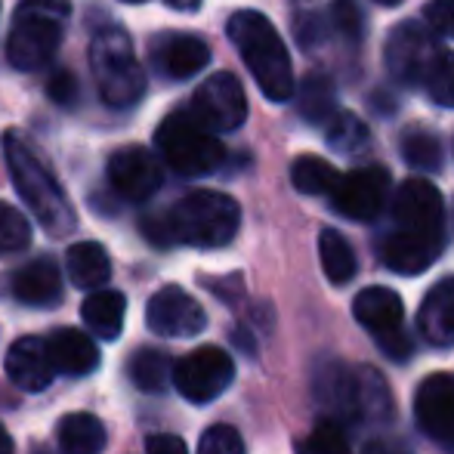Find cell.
Wrapping results in <instances>:
<instances>
[{
    "instance_id": "cell-1",
    "label": "cell",
    "mask_w": 454,
    "mask_h": 454,
    "mask_svg": "<svg viewBox=\"0 0 454 454\" xmlns=\"http://www.w3.org/2000/svg\"><path fill=\"white\" fill-rule=\"evenodd\" d=\"M4 158H6V170H10V180L16 185L19 198L25 201V207L31 210V216L53 239H66L68 232H74L78 216H74L72 201H68L62 185L56 183V176L35 155L28 139L19 130L4 133Z\"/></svg>"
},
{
    "instance_id": "cell-2",
    "label": "cell",
    "mask_w": 454,
    "mask_h": 454,
    "mask_svg": "<svg viewBox=\"0 0 454 454\" xmlns=\"http://www.w3.org/2000/svg\"><path fill=\"white\" fill-rule=\"evenodd\" d=\"M229 41L235 43L241 62L254 74L266 99L285 102L294 96V66L281 35L263 12L239 10L226 25Z\"/></svg>"
},
{
    "instance_id": "cell-3",
    "label": "cell",
    "mask_w": 454,
    "mask_h": 454,
    "mask_svg": "<svg viewBox=\"0 0 454 454\" xmlns=\"http://www.w3.org/2000/svg\"><path fill=\"white\" fill-rule=\"evenodd\" d=\"M316 395L343 420H389L393 393L380 371L368 364L325 362L316 374Z\"/></svg>"
},
{
    "instance_id": "cell-4",
    "label": "cell",
    "mask_w": 454,
    "mask_h": 454,
    "mask_svg": "<svg viewBox=\"0 0 454 454\" xmlns=\"http://www.w3.org/2000/svg\"><path fill=\"white\" fill-rule=\"evenodd\" d=\"M170 232V245L192 247H223L235 239L241 226V207L232 195L214 189H195L183 195L164 214Z\"/></svg>"
},
{
    "instance_id": "cell-5",
    "label": "cell",
    "mask_w": 454,
    "mask_h": 454,
    "mask_svg": "<svg viewBox=\"0 0 454 454\" xmlns=\"http://www.w3.org/2000/svg\"><path fill=\"white\" fill-rule=\"evenodd\" d=\"M68 16H72L68 0H22L6 37L10 66L19 72H37L47 66L59 53Z\"/></svg>"
},
{
    "instance_id": "cell-6",
    "label": "cell",
    "mask_w": 454,
    "mask_h": 454,
    "mask_svg": "<svg viewBox=\"0 0 454 454\" xmlns=\"http://www.w3.org/2000/svg\"><path fill=\"white\" fill-rule=\"evenodd\" d=\"M93 81L102 102L112 108H130L145 93V72L133 53L130 35L118 25H106L90 41Z\"/></svg>"
},
{
    "instance_id": "cell-7",
    "label": "cell",
    "mask_w": 454,
    "mask_h": 454,
    "mask_svg": "<svg viewBox=\"0 0 454 454\" xmlns=\"http://www.w3.org/2000/svg\"><path fill=\"white\" fill-rule=\"evenodd\" d=\"M155 145L168 168L180 176H207L226 161V149L216 139V133H210L185 112L168 114L158 124Z\"/></svg>"
},
{
    "instance_id": "cell-8",
    "label": "cell",
    "mask_w": 454,
    "mask_h": 454,
    "mask_svg": "<svg viewBox=\"0 0 454 454\" xmlns=\"http://www.w3.org/2000/svg\"><path fill=\"white\" fill-rule=\"evenodd\" d=\"M356 322L383 347L389 359L402 362L411 356V340L402 331L405 322V303L393 287H364L353 300Z\"/></svg>"
},
{
    "instance_id": "cell-9",
    "label": "cell",
    "mask_w": 454,
    "mask_h": 454,
    "mask_svg": "<svg viewBox=\"0 0 454 454\" xmlns=\"http://www.w3.org/2000/svg\"><path fill=\"white\" fill-rule=\"evenodd\" d=\"M232 377H235V362L226 349L198 347L176 362L174 387L180 389L183 399L195 402V405H207L216 395L226 393Z\"/></svg>"
},
{
    "instance_id": "cell-10",
    "label": "cell",
    "mask_w": 454,
    "mask_h": 454,
    "mask_svg": "<svg viewBox=\"0 0 454 454\" xmlns=\"http://www.w3.org/2000/svg\"><path fill=\"white\" fill-rule=\"evenodd\" d=\"M189 114L210 133L239 130L247 118V96L232 72H216L192 96Z\"/></svg>"
},
{
    "instance_id": "cell-11",
    "label": "cell",
    "mask_w": 454,
    "mask_h": 454,
    "mask_svg": "<svg viewBox=\"0 0 454 454\" xmlns=\"http://www.w3.org/2000/svg\"><path fill=\"white\" fill-rule=\"evenodd\" d=\"M442 53L436 37L418 22L395 25L387 37V68L402 84H427Z\"/></svg>"
},
{
    "instance_id": "cell-12",
    "label": "cell",
    "mask_w": 454,
    "mask_h": 454,
    "mask_svg": "<svg viewBox=\"0 0 454 454\" xmlns=\"http://www.w3.org/2000/svg\"><path fill=\"white\" fill-rule=\"evenodd\" d=\"M395 229L414 235H433V239H445V204L439 189L430 180H405L402 189L395 192L393 201Z\"/></svg>"
},
{
    "instance_id": "cell-13",
    "label": "cell",
    "mask_w": 454,
    "mask_h": 454,
    "mask_svg": "<svg viewBox=\"0 0 454 454\" xmlns=\"http://www.w3.org/2000/svg\"><path fill=\"white\" fill-rule=\"evenodd\" d=\"M418 427L439 445L454 454V374H430L414 395Z\"/></svg>"
},
{
    "instance_id": "cell-14",
    "label": "cell",
    "mask_w": 454,
    "mask_h": 454,
    "mask_svg": "<svg viewBox=\"0 0 454 454\" xmlns=\"http://www.w3.org/2000/svg\"><path fill=\"white\" fill-rule=\"evenodd\" d=\"M389 185H393L389 170L380 168V164H368V168H359L343 176L334 195H331V201H334L337 214L368 223L383 210V204L389 198Z\"/></svg>"
},
{
    "instance_id": "cell-15",
    "label": "cell",
    "mask_w": 454,
    "mask_h": 454,
    "mask_svg": "<svg viewBox=\"0 0 454 454\" xmlns=\"http://www.w3.org/2000/svg\"><path fill=\"white\" fill-rule=\"evenodd\" d=\"M161 164L143 145H124L108 158V183L127 201H149L161 189Z\"/></svg>"
},
{
    "instance_id": "cell-16",
    "label": "cell",
    "mask_w": 454,
    "mask_h": 454,
    "mask_svg": "<svg viewBox=\"0 0 454 454\" xmlns=\"http://www.w3.org/2000/svg\"><path fill=\"white\" fill-rule=\"evenodd\" d=\"M145 322L158 337H195L204 331L207 316L192 294H185L176 285H168L149 300Z\"/></svg>"
},
{
    "instance_id": "cell-17",
    "label": "cell",
    "mask_w": 454,
    "mask_h": 454,
    "mask_svg": "<svg viewBox=\"0 0 454 454\" xmlns=\"http://www.w3.org/2000/svg\"><path fill=\"white\" fill-rule=\"evenodd\" d=\"M4 371L12 387H19L22 393H43L56 377L50 343L41 337H19L6 353Z\"/></svg>"
},
{
    "instance_id": "cell-18",
    "label": "cell",
    "mask_w": 454,
    "mask_h": 454,
    "mask_svg": "<svg viewBox=\"0 0 454 454\" xmlns=\"http://www.w3.org/2000/svg\"><path fill=\"white\" fill-rule=\"evenodd\" d=\"M152 59L168 78L185 81L210 62V47L198 35H164L152 47Z\"/></svg>"
},
{
    "instance_id": "cell-19",
    "label": "cell",
    "mask_w": 454,
    "mask_h": 454,
    "mask_svg": "<svg viewBox=\"0 0 454 454\" xmlns=\"http://www.w3.org/2000/svg\"><path fill=\"white\" fill-rule=\"evenodd\" d=\"M445 247V239H433V235H414L395 229L393 235H387L383 241V263L399 275H418L427 266H433L439 260Z\"/></svg>"
},
{
    "instance_id": "cell-20",
    "label": "cell",
    "mask_w": 454,
    "mask_h": 454,
    "mask_svg": "<svg viewBox=\"0 0 454 454\" xmlns=\"http://www.w3.org/2000/svg\"><path fill=\"white\" fill-rule=\"evenodd\" d=\"M418 328L433 347H454V275L427 291L418 309Z\"/></svg>"
},
{
    "instance_id": "cell-21",
    "label": "cell",
    "mask_w": 454,
    "mask_h": 454,
    "mask_svg": "<svg viewBox=\"0 0 454 454\" xmlns=\"http://www.w3.org/2000/svg\"><path fill=\"white\" fill-rule=\"evenodd\" d=\"M50 356L59 374L68 377H84L99 368V349H96L93 337L78 328H59L50 334Z\"/></svg>"
},
{
    "instance_id": "cell-22",
    "label": "cell",
    "mask_w": 454,
    "mask_h": 454,
    "mask_svg": "<svg viewBox=\"0 0 454 454\" xmlns=\"http://www.w3.org/2000/svg\"><path fill=\"white\" fill-rule=\"evenodd\" d=\"M12 294L28 306H56L62 300V275L53 260H31L12 275Z\"/></svg>"
},
{
    "instance_id": "cell-23",
    "label": "cell",
    "mask_w": 454,
    "mask_h": 454,
    "mask_svg": "<svg viewBox=\"0 0 454 454\" xmlns=\"http://www.w3.org/2000/svg\"><path fill=\"white\" fill-rule=\"evenodd\" d=\"M66 270L74 287L81 291H99L112 275V260L99 241H78L66 251Z\"/></svg>"
},
{
    "instance_id": "cell-24",
    "label": "cell",
    "mask_w": 454,
    "mask_h": 454,
    "mask_svg": "<svg viewBox=\"0 0 454 454\" xmlns=\"http://www.w3.org/2000/svg\"><path fill=\"white\" fill-rule=\"evenodd\" d=\"M127 316V297L121 291H93L81 303V318L99 340H118Z\"/></svg>"
},
{
    "instance_id": "cell-25",
    "label": "cell",
    "mask_w": 454,
    "mask_h": 454,
    "mask_svg": "<svg viewBox=\"0 0 454 454\" xmlns=\"http://www.w3.org/2000/svg\"><path fill=\"white\" fill-rule=\"evenodd\" d=\"M62 454H99L106 449V427L87 411H74L59 424Z\"/></svg>"
},
{
    "instance_id": "cell-26",
    "label": "cell",
    "mask_w": 454,
    "mask_h": 454,
    "mask_svg": "<svg viewBox=\"0 0 454 454\" xmlns=\"http://www.w3.org/2000/svg\"><path fill=\"white\" fill-rule=\"evenodd\" d=\"M174 368L176 362H170L168 353L152 347L137 349L127 362V374H130L133 387L143 389V393H164L168 383L174 380Z\"/></svg>"
},
{
    "instance_id": "cell-27",
    "label": "cell",
    "mask_w": 454,
    "mask_h": 454,
    "mask_svg": "<svg viewBox=\"0 0 454 454\" xmlns=\"http://www.w3.org/2000/svg\"><path fill=\"white\" fill-rule=\"evenodd\" d=\"M340 180V170L318 155H300L291 164V183L303 195H334Z\"/></svg>"
},
{
    "instance_id": "cell-28",
    "label": "cell",
    "mask_w": 454,
    "mask_h": 454,
    "mask_svg": "<svg viewBox=\"0 0 454 454\" xmlns=\"http://www.w3.org/2000/svg\"><path fill=\"white\" fill-rule=\"evenodd\" d=\"M318 257H322V270L334 285H347L356 275V251L337 229H322L318 235Z\"/></svg>"
},
{
    "instance_id": "cell-29",
    "label": "cell",
    "mask_w": 454,
    "mask_h": 454,
    "mask_svg": "<svg viewBox=\"0 0 454 454\" xmlns=\"http://www.w3.org/2000/svg\"><path fill=\"white\" fill-rule=\"evenodd\" d=\"M300 114L309 121L312 127H328L337 118V106H334V87L328 78H312L303 81V93H300Z\"/></svg>"
},
{
    "instance_id": "cell-30",
    "label": "cell",
    "mask_w": 454,
    "mask_h": 454,
    "mask_svg": "<svg viewBox=\"0 0 454 454\" xmlns=\"http://www.w3.org/2000/svg\"><path fill=\"white\" fill-rule=\"evenodd\" d=\"M325 133L340 155H359V152L368 149V127L362 124V118L349 112H337V118L325 127Z\"/></svg>"
},
{
    "instance_id": "cell-31",
    "label": "cell",
    "mask_w": 454,
    "mask_h": 454,
    "mask_svg": "<svg viewBox=\"0 0 454 454\" xmlns=\"http://www.w3.org/2000/svg\"><path fill=\"white\" fill-rule=\"evenodd\" d=\"M402 158L418 170H436L442 164V145H439V139L433 133L411 127L402 137Z\"/></svg>"
},
{
    "instance_id": "cell-32",
    "label": "cell",
    "mask_w": 454,
    "mask_h": 454,
    "mask_svg": "<svg viewBox=\"0 0 454 454\" xmlns=\"http://www.w3.org/2000/svg\"><path fill=\"white\" fill-rule=\"evenodd\" d=\"M297 454H353L347 442V433L337 420H318L316 430L297 445Z\"/></svg>"
},
{
    "instance_id": "cell-33",
    "label": "cell",
    "mask_w": 454,
    "mask_h": 454,
    "mask_svg": "<svg viewBox=\"0 0 454 454\" xmlns=\"http://www.w3.org/2000/svg\"><path fill=\"white\" fill-rule=\"evenodd\" d=\"M31 245V223L12 204L0 201V254H19Z\"/></svg>"
},
{
    "instance_id": "cell-34",
    "label": "cell",
    "mask_w": 454,
    "mask_h": 454,
    "mask_svg": "<svg viewBox=\"0 0 454 454\" xmlns=\"http://www.w3.org/2000/svg\"><path fill=\"white\" fill-rule=\"evenodd\" d=\"M198 454H247L245 439L229 424H214L198 439Z\"/></svg>"
},
{
    "instance_id": "cell-35",
    "label": "cell",
    "mask_w": 454,
    "mask_h": 454,
    "mask_svg": "<svg viewBox=\"0 0 454 454\" xmlns=\"http://www.w3.org/2000/svg\"><path fill=\"white\" fill-rule=\"evenodd\" d=\"M427 87H430V96L439 106L454 108V53H442V59L436 62Z\"/></svg>"
},
{
    "instance_id": "cell-36",
    "label": "cell",
    "mask_w": 454,
    "mask_h": 454,
    "mask_svg": "<svg viewBox=\"0 0 454 454\" xmlns=\"http://www.w3.org/2000/svg\"><path fill=\"white\" fill-rule=\"evenodd\" d=\"M47 93L56 106H74V102H78V93H81L78 78H74L72 72H53L47 81Z\"/></svg>"
},
{
    "instance_id": "cell-37",
    "label": "cell",
    "mask_w": 454,
    "mask_h": 454,
    "mask_svg": "<svg viewBox=\"0 0 454 454\" xmlns=\"http://www.w3.org/2000/svg\"><path fill=\"white\" fill-rule=\"evenodd\" d=\"M331 19H334V25L347 37L362 35V12L353 0H334V6H331Z\"/></svg>"
},
{
    "instance_id": "cell-38",
    "label": "cell",
    "mask_w": 454,
    "mask_h": 454,
    "mask_svg": "<svg viewBox=\"0 0 454 454\" xmlns=\"http://www.w3.org/2000/svg\"><path fill=\"white\" fill-rule=\"evenodd\" d=\"M424 19L445 37H454V0H430Z\"/></svg>"
},
{
    "instance_id": "cell-39",
    "label": "cell",
    "mask_w": 454,
    "mask_h": 454,
    "mask_svg": "<svg viewBox=\"0 0 454 454\" xmlns=\"http://www.w3.org/2000/svg\"><path fill=\"white\" fill-rule=\"evenodd\" d=\"M145 454H189V449H185V442L180 436H174V433H155L145 442Z\"/></svg>"
},
{
    "instance_id": "cell-40",
    "label": "cell",
    "mask_w": 454,
    "mask_h": 454,
    "mask_svg": "<svg viewBox=\"0 0 454 454\" xmlns=\"http://www.w3.org/2000/svg\"><path fill=\"white\" fill-rule=\"evenodd\" d=\"M362 454H411V449H408L405 442H399V439L377 436L362 445Z\"/></svg>"
},
{
    "instance_id": "cell-41",
    "label": "cell",
    "mask_w": 454,
    "mask_h": 454,
    "mask_svg": "<svg viewBox=\"0 0 454 454\" xmlns=\"http://www.w3.org/2000/svg\"><path fill=\"white\" fill-rule=\"evenodd\" d=\"M0 454H16V445H12V436L6 433V427L0 424Z\"/></svg>"
},
{
    "instance_id": "cell-42",
    "label": "cell",
    "mask_w": 454,
    "mask_h": 454,
    "mask_svg": "<svg viewBox=\"0 0 454 454\" xmlns=\"http://www.w3.org/2000/svg\"><path fill=\"white\" fill-rule=\"evenodd\" d=\"M174 10H183V12H189V10H198V6L204 4V0H168Z\"/></svg>"
},
{
    "instance_id": "cell-43",
    "label": "cell",
    "mask_w": 454,
    "mask_h": 454,
    "mask_svg": "<svg viewBox=\"0 0 454 454\" xmlns=\"http://www.w3.org/2000/svg\"><path fill=\"white\" fill-rule=\"evenodd\" d=\"M374 4H377V6H399L402 0H374Z\"/></svg>"
},
{
    "instance_id": "cell-44",
    "label": "cell",
    "mask_w": 454,
    "mask_h": 454,
    "mask_svg": "<svg viewBox=\"0 0 454 454\" xmlns=\"http://www.w3.org/2000/svg\"><path fill=\"white\" fill-rule=\"evenodd\" d=\"M124 4H145V0H124Z\"/></svg>"
}]
</instances>
